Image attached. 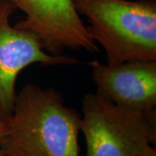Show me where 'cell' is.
<instances>
[{
  "label": "cell",
  "instance_id": "obj_1",
  "mask_svg": "<svg viewBox=\"0 0 156 156\" xmlns=\"http://www.w3.org/2000/svg\"><path fill=\"white\" fill-rule=\"evenodd\" d=\"M81 119L57 90L26 83L5 121L0 148L6 156H81Z\"/></svg>",
  "mask_w": 156,
  "mask_h": 156
},
{
  "label": "cell",
  "instance_id": "obj_2",
  "mask_svg": "<svg viewBox=\"0 0 156 156\" xmlns=\"http://www.w3.org/2000/svg\"><path fill=\"white\" fill-rule=\"evenodd\" d=\"M88 19L91 38L106 53L107 63L156 61L155 0H74Z\"/></svg>",
  "mask_w": 156,
  "mask_h": 156
},
{
  "label": "cell",
  "instance_id": "obj_3",
  "mask_svg": "<svg viewBox=\"0 0 156 156\" xmlns=\"http://www.w3.org/2000/svg\"><path fill=\"white\" fill-rule=\"evenodd\" d=\"M82 109L84 156H156L152 146L156 140L155 125L143 115L118 106L98 93L84 95Z\"/></svg>",
  "mask_w": 156,
  "mask_h": 156
},
{
  "label": "cell",
  "instance_id": "obj_4",
  "mask_svg": "<svg viewBox=\"0 0 156 156\" xmlns=\"http://www.w3.org/2000/svg\"><path fill=\"white\" fill-rule=\"evenodd\" d=\"M25 17L15 27L37 37L47 52L62 55L66 49L99 52L76 10L74 0H6Z\"/></svg>",
  "mask_w": 156,
  "mask_h": 156
},
{
  "label": "cell",
  "instance_id": "obj_5",
  "mask_svg": "<svg viewBox=\"0 0 156 156\" xmlns=\"http://www.w3.org/2000/svg\"><path fill=\"white\" fill-rule=\"evenodd\" d=\"M16 9L6 0H0V117L8 120L17 97L18 75L31 64L75 65L80 61L64 55L47 52L33 34L12 26L11 17Z\"/></svg>",
  "mask_w": 156,
  "mask_h": 156
},
{
  "label": "cell",
  "instance_id": "obj_6",
  "mask_svg": "<svg viewBox=\"0 0 156 156\" xmlns=\"http://www.w3.org/2000/svg\"><path fill=\"white\" fill-rule=\"evenodd\" d=\"M89 64L96 93L143 115L155 114L156 61L132 60L111 65L95 60Z\"/></svg>",
  "mask_w": 156,
  "mask_h": 156
},
{
  "label": "cell",
  "instance_id": "obj_7",
  "mask_svg": "<svg viewBox=\"0 0 156 156\" xmlns=\"http://www.w3.org/2000/svg\"><path fill=\"white\" fill-rule=\"evenodd\" d=\"M5 126L6 122L5 120H3L1 117H0V141L3 138V135L5 134Z\"/></svg>",
  "mask_w": 156,
  "mask_h": 156
},
{
  "label": "cell",
  "instance_id": "obj_8",
  "mask_svg": "<svg viewBox=\"0 0 156 156\" xmlns=\"http://www.w3.org/2000/svg\"><path fill=\"white\" fill-rule=\"evenodd\" d=\"M0 156H6L5 154V153L1 150V148H0Z\"/></svg>",
  "mask_w": 156,
  "mask_h": 156
}]
</instances>
